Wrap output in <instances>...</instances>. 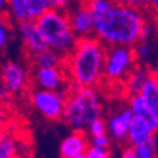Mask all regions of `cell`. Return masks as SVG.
I'll return each mask as SVG.
<instances>
[{
	"label": "cell",
	"mask_w": 158,
	"mask_h": 158,
	"mask_svg": "<svg viewBox=\"0 0 158 158\" xmlns=\"http://www.w3.org/2000/svg\"><path fill=\"white\" fill-rule=\"evenodd\" d=\"M148 16L144 9L113 3L100 16L93 17V37L106 47H133L140 41Z\"/></svg>",
	"instance_id": "1"
},
{
	"label": "cell",
	"mask_w": 158,
	"mask_h": 158,
	"mask_svg": "<svg viewBox=\"0 0 158 158\" xmlns=\"http://www.w3.org/2000/svg\"><path fill=\"white\" fill-rule=\"evenodd\" d=\"M105 55L106 45L96 37L79 38L62 62L68 82L78 86L99 88L103 81Z\"/></svg>",
	"instance_id": "2"
},
{
	"label": "cell",
	"mask_w": 158,
	"mask_h": 158,
	"mask_svg": "<svg viewBox=\"0 0 158 158\" xmlns=\"http://www.w3.org/2000/svg\"><path fill=\"white\" fill-rule=\"evenodd\" d=\"M62 120L68 127L76 131H85L95 118L103 117L105 103L103 96L95 86H79L66 90Z\"/></svg>",
	"instance_id": "3"
},
{
	"label": "cell",
	"mask_w": 158,
	"mask_h": 158,
	"mask_svg": "<svg viewBox=\"0 0 158 158\" xmlns=\"http://www.w3.org/2000/svg\"><path fill=\"white\" fill-rule=\"evenodd\" d=\"M35 24L45 40L47 47L58 52L62 58L73 49L78 38L71 30L65 10L48 9L35 20Z\"/></svg>",
	"instance_id": "4"
},
{
	"label": "cell",
	"mask_w": 158,
	"mask_h": 158,
	"mask_svg": "<svg viewBox=\"0 0 158 158\" xmlns=\"http://www.w3.org/2000/svg\"><path fill=\"white\" fill-rule=\"evenodd\" d=\"M66 89L58 90H48V89H40L30 86L27 98L30 105L41 117L49 122H59L62 118L64 107L66 100Z\"/></svg>",
	"instance_id": "5"
},
{
	"label": "cell",
	"mask_w": 158,
	"mask_h": 158,
	"mask_svg": "<svg viewBox=\"0 0 158 158\" xmlns=\"http://www.w3.org/2000/svg\"><path fill=\"white\" fill-rule=\"evenodd\" d=\"M137 65L131 47H106L103 79L110 83H122L127 73Z\"/></svg>",
	"instance_id": "6"
},
{
	"label": "cell",
	"mask_w": 158,
	"mask_h": 158,
	"mask_svg": "<svg viewBox=\"0 0 158 158\" xmlns=\"http://www.w3.org/2000/svg\"><path fill=\"white\" fill-rule=\"evenodd\" d=\"M6 14L10 23L35 21L49 9L45 0H6Z\"/></svg>",
	"instance_id": "7"
},
{
	"label": "cell",
	"mask_w": 158,
	"mask_h": 158,
	"mask_svg": "<svg viewBox=\"0 0 158 158\" xmlns=\"http://www.w3.org/2000/svg\"><path fill=\"white\" fill-rule=\"evenodd\" d=\"M0 82L11 95H20L30 88V71L17 61H7L0 66Z\"/></svg>",
	"instance_id": "8"
},
{
	"label": "cell",
	"mask_w": 158,
	"mask_h": 158,
	"mask_svg": "<svg viewBox=\"0 0 158 158\" xmlns=\"http://www.w3.org/2000/svg\"><path fill=\"white\" fill-rule=\"evenodd\" d=\"M71 30L76 38H85L93 35V17L83 3V0H73L72 4L65 10Z\"/></svg>",
	"instance_id": "9"
},
{
	"label": "cell",
	"mask_w": 158,
	"mask_h": 158,
	"mask_svg": "<svg viewBox=\"0 0 158 158\" xmlns=\"http://www.w3.org/2000/svg\"><path fill=\"white\" fill-rule=\"evenodd\" d=\"M68 83V78L61 66L52 68H31L30 71V86L48 90L65 89Z\"/></svg>",
	"instance_id": "10"
},
{
	"label": "cell",
	"mask_w": 158,
	"mask_h": 158,
	"mask_svg": "<svg viewBox=\"0 0 158 158\" xmlns=\"http://www.w3.org/2000/svg\"><path fill=\"white\" fill-rule=\"evenodd\" d=\"M16 34L19 37L20 43L23 45L27 56L31 58L33 55L38 54L40 51L48 48L44 37L41 35L35 21H23L16 24Z\"/></svg>",
	"instance_id": "11"
},
{
	"label": "cell",
	"mask_w": 158,
	"mask_h": 158,
	"mask_svg": "<svg viewBox=\"0 0 158 158\" xmlns=\"http://www.w3.org/2000/svg\"><path fill=\"white\" fill-rule=\"evenodd\" d=\"M131 120H133V113L128 109V106H123V107L112 112L109 114V117L106 118L107 134L116 141H124Z\"/></svg>",
	"instance_id": "12"
},
{
	"label": "cell",
	"mask_w": 158,
	"mask_h": 158,
	"mask_svg": "<svg viewBox=\"0 0 158 158\" xmlns=\"http://www.w3.org/2000/svg\"><path fill=\"white\" fill-rule=\"evenodd\" d=\"M89 145H90L89 137L85 131L72 130V133H69L59 144V157L68 158L72 155L85 154Z\"/></svg>",
	"instance_id": "13"
},
{
	"label": "cell",
	"mask_w": 158,
	"mask_h": 158,
	"mask_svg": "<svg viewBox=\"0 0 158 158\" xmlns=\"http://www.w3.org/2000/svg\"><path fill=\"white\" fill-rule=\"evenodd\" d=\"M127 106L131 110L133 117H137L145 123L148 127L151 128L154 133L158 131V117L148 109L145 102L143 100L140 93H134V95L127 96Z\"/></svg>",
	"instance_id": "14"
},
{
	"label": "cell",
	"mask_w": 158,
	"mask_h": 158,
	"mask_svg": "<svg viewBox=\"0 0 158 158\" xmlns=\"http://www.w3.org/2000/svg\"><path fill=\"white\" fill-rule=\"evenodd\" d=\"M150 73V68L148 65H143V64H137L134 68L127 73V76L123 81V89L126 90L127 96L134 95V93H140L141 88L144 86L145 81L148 79Z\"/></svg>",
	"instance_id": "15"
},
{
	"label": "cell",
	"mask_w": 158,
	"mask_h": 158,
	"mask_svg": "<svg viewBox=\"0 0 158 158\" xmlns=\"http://www.w3.org/2000/svg\"><path fill=\"white\" fill-rule=\"evenodd\" d=\"M152 137H155V133L152 131L151 128L148 127L143 120H140L137 117H133L131 123L128 126L127 135H126L127 144L131 145V147H137V145H141L144 143L150 141Z\"/></svg>",
	"instance_id": "16"
},
{
	"label": "cell",
	"mask_w": 158,
	"mask_h": 158,
	"mask_svg": "<svg viewBox=\"0 0 158 158\" xmlns=\"http://www.w3.org/2000/svg\"><path fill=\"white\" fill-rule=\"evenodd\" d=\"M21 145L23 143L9 126L0 130V158H20Z\"/></svg>",
	"instance_id": "17"
},
{
	"label": "cell",
	"mask_w": 158,
	"mask_h": 158,
	"mask_svg": "<svg viewBox=\"0 0 158 158\" xmlns=\"http://www.w3.org/2000/svg\"><path fill=\"white\" fill-rule=\"evenodd\" d=\"M28 59L31 62V68H52V66H61L64 62L62 56L51 48L43 49Z\"/></svg>",
	"instance_id": "18"
},
{
	"label": "cell",
	"mask_w": 158,
	"mask_h": 158,
	"mask_svg": "<svg viewBox=\"0 0 158 158\" xmlns=\"http://www.w3.org/2000/svg\"><path fill=\"white\" fill-rule=\"evenodd\" d=\"M140 95L145 102V105L148 106V109L158 117V83L155 82L151 75L145 81L144 86L140 90Z\"/></svg>",
	"instance_id": "19"
},
{
	"label": "cell",
	"mask_w": 158,
	"mask_h": 158,
	"mask_svg": "<svg viewBox=\"0 0 158 158\" xmlns=\"http://www.w3.org/2000/svg\"><path fill=\"white\" fill-rule=\"evenodd\" d=\"M131 48L137 64H143V65H147L155 54V44L152 43V40H140Z\"/></svg>",
	"instance_id": "20"
},
{
	"label": "cell",
	"mask_w": 158,
	"mask_h": 158,
	"mask_svg": "<svg viewBox=\"0 0 158 158\" xmlns=\"http://www.w3.org/2000/svg\"><path fill=\"white\" fill-rule=\"evenodd\" d=\"M85 133L88 134V137H98L107 133V126H106V120L103 117L95 118L90 124L86 127Z\"/></svg>",
	"instance_id": "21"
},
{
	"label": "cell",
	"mask_w": 158,
	"mask_h": 158,
	"mask_svg": "<svg viewBox=\"0 0 158 158\" xmlns=\"http://www.w3.org/2000/svg\"><path fill=\"white\" fill-rule=\"evenodd\" d=\"M155 147H157L155 137H152L150 141L144 143V144L134 147L135 152H137V158H157V154H155Z\"/></svg>",
	"instance_id": "22"
},
{
	"label": "cell",
	"mask_w": 158,
	"mask_h": 158,
	"mask_svg": "<svg viewBox=\"0 0 158 158\" xmlns=\"http://www.w3.org/2000/svg\"><path fill=\"white\" fill-rule=\"evenodd\" d=\"M86 158H112L110 150L109 148H100L95 145H89V148L85 152Z\"/></svg>",
	"instance_id": "23"
},
{
	"label": "cell",
	"mask_w": 158,
	"mask_h": 158,
	"mask_svg": "<svg viewBox=\"0 0 158 158\" xmlns=\"http://www.w3.org/2000/svg\"><path fill=\"white\" fill-rule=\"evenodd\" d=\"M89 143H90V145H95V147L109 148L112 144V137L106 133V134L98 135V137H89Z\"/></svg>",
	"instance_id": "24"
},
{
	"label": "cell",
	"mask_w": 158,
	"mask_h": 158,
	"mask_svg": "<svg viewBox=\"0 0 158 158\" xmlns=\"http://www.w3.org/2000/svg\"><path fill=\"white\" fill-rule=\"evenodd\" d=\"M10 38V27L7 21L0 19V51H3Z\"/></svg>",
	"instance_id": "25"
},
{
	"label": "cell",
	"mask_w": 158,
	"mask_h": 158,
	"mask_svg": "<svg viewBox=\"0 0 158 158\" xmlns=\"http://www.w3.org/2000/svg\"><path fill=\"white\" fill-rule=\"evenodd\" d=\"M11 114H10V107L7 103L0 102V130H3L9 126Z\"/></svg>",
	"instance_id": "26"
},
{
	"label": "cell",
	"mask_w": 158,
	"mask_h": 158,
	"mask_svg": "<svg viewBox=\"0 0 158 158\" xmlns=\"http://www.w3.org/2000/svg\"><path fill=\"white\" fill-rule=\"evenodd\" d=\"M48 3L49 9H56V10H66L73 0H45Z\"/></svg>",
	"instance_id": "27"
},
{
	"label": "cell",
	"mask_w": 158,
	"mask_h": 158,
	"mask_svg": "<svg viewBox=\"0 0 158 158\" xmlns=\"http://www.w3.org/2000/svg\"><path fill=\"white\" fill-rule=\"evenodd\" d=\"M120 158H137V152H135V148L127 144V145H126V147L122 150Z\"/></svg>",
	"instance_id": "28"
},
{
	"label": "cell",
	"mask_w": 158,
	"mask_h": 158,
	"mask_svg": "<svg viewBox=\"0 0 158 158\" xmlns=\"http://www.w3.org/2000/svg\"><path fill=\"white\" fill-rule=\"evenodd\" d=\"M11 98H13V95H11V93H10L3 85H2V82H0V102L7 103V105H9V102L11 100Z\"/></svg>",
	"instance_id": "29"
},
{
	"label": "cell",
	"mask_w": 158,
	"mask_h": 158,
	"mask_svg": "<svg viewBox=\"0 0 158 158\" xmlns=\"http://www.w3.org/2000/svg\"><path fill=\"white\" fill-rule=\"evenodd\" d=\"M150 10L151 13L158 14V0H147V9Z\"/></svg>",
	"instance_id": "30"
},
{
	"label": "cell",
	"mask_w": 158,
	"mask_h": 158,
	"mask_svg": "<svg viewBox=\"0 0 158 158\" xmlns=\"http://www.w3.org/2000/svg\"><path fill=\"white\" fill-rule=\"evenodd\" d=\"M150 73H151V76L154 78V81L158 83V62L155 64L154 66H151L150 68Z\"/></svg>",
	"instance_id": "31"
},
{
	"label": "cell",
	"mask_w": 158,
	"mask_h": 158,
	"mask_svg": "<svg viewBox=\"0 0 158 158\" xmlns=\"http://www.w3.org/2000/svg\"><path fill=\"white\" fill-rule=\"evenodd\" d=\"M6 6H7L6 0H0V14L6 13Z\"/></svg>",
	"instance_id": "32"
},
{
	"label": "cell",
	"mask_w": 158,
	"mask_h": 158,
	"mask_svg": "<svg viewBox=\"0 0 158 158\" xmlns=\"http://www.w3.org/2000/svg\"><path fill=\"white\" fill-rule=\"evenodd\" d=\"M68 158H86L85 154H78V155H72V157H68Z\"/></svg>",
	"instance_id": "33"
},
{
	"label": "cell",
	"mask_w": 158,
	"mask_h": 158,
	"mask_svg": "<svg viewBox=\"0 0 158 158\" xmlns=\"http://www.w3.org/2000/svg\"><path fill=\"white\" fill-rule=\"evenodd\" d=\"M113 3H123V4H126V2H127V0H112Z\"/></svg>",
	"instance_id": "34"
},
{
	"label": "cell",
	"mask_w": 158,
	"mask_h": 158,
	"mask_svg": "<svg viewBox=\"0 0 158 158\" xmlns=\"http://www.w3.org/2000/svg\"><path fill=\"white\" fill-rule=\"evenodd\" d=\"M155 56H157V62H158V41L155 44Z\"/></svg>",
	"instance_id": "35"
},
{
	"label": "cell",
	"mask_w": 158,
	"mask_h": 158,
	"mask_svg": "<svg viewBox=\"0 0 158 158\" xmlns=\"http://www.w3.org/2000/svg\"><path fill=\"white\" fill-rule=\"evenodd\" d=\"M17 158H19V157H17Z\"/></svg>",
	"instance_id": "36"
}]
</instances>
